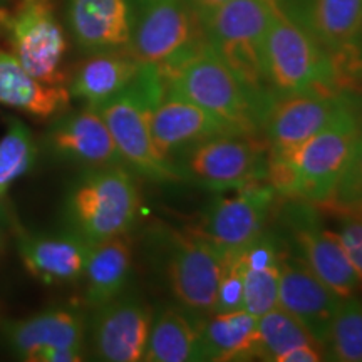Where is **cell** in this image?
<instances>
[{
    "instance_id": "6da1fadb",
    "label": "cell",
    "mask_w": 362,
    "mask_h": 362,
    "mask_svg": "<svg viewBox=\"0 0 362 362\" xmlns=\"http://www.w3.org/2000/svg\"><path fill=\"white\" fill-rule=\"evenodd\" d=\"M352 99L319 133L285 158H269L267 183L277 197L320 206L332 197L361 134Z\"/></svg>"
},
{
    "instance_id": "4fadbf2b",
    "label": "cell",
    "mask_w": 362,
    "mask_h": 362,
    "mask_svg": "<svg viewBox=\"0 0 362 362\" xmlns=\"http://www.w3.org/2000/svg\"><path fill=\"white\" fill-rule=\"evenodd\" d=\"M211 202L197 230L223 253L242 252L265 230L277 193L267 181L233 189Z\"/></svg>"
},
{
    "instance_id": "d6a6232c",
    "label": "cell",
    "mask_w": 362,
    "mask_h": 362,
    "mask_svg": "<svg viewBox=\"0 0 362 362\" xmlns=\"http://www.w3.org/2000/svg\"><path fill=\"white\" fill-rule=\"evenodd\" d=\"M336 218L339 221L337 237L341 238L352 264L362 274V214H339Z\"/></svg>"
},
{
    "instance_id": "603a6c76",
    "label": "cell",
    "mask_w": 362,
    "mask_h": 362,
    "mask_svg": "<svg viewBox=\"0 0 362 362\" xmlns=\"http://www.w3.org/2000/svg\"><path fill=\"white\" fill-rule=\"evenodd\" d=\"M143 62L129 51L93 54L76 71L69 84L71 98L81 99L86 107L98 110L131 84Z\"/></svg>"
},
{
    "instance_id": "30bf717a",
    "label": "cell",
    "mask_w": 362,
    "mask_h": 362,
    "mask_svg": "<svg viewBox=\"0 0 362 362\" xmlns=\"http://www.w3.org/2000/svg\"><path fill=\"white\" fill-rule=\"evenodd\" d=\"M165 274L170 291L188 312H211L225 265V253L197 228L166 235Z\"/></svg>"
},
{
    "instance_id": "836d02e7",
    "label": "cell",
    "mask_w": 362,
    "mask_h": 362,
    "mask_svg": "<svg viewBox=\"0 0 362 362\" xmlns=\"http://www.w3.org/2000/svg\"><path fill=\"white\" fill-rule=\"evenodd\" d=\"M324 347L320 344L309 342L292 347L279 357L277 362H319L324 359Z\"/></svg>"
},
{
    "instance_id": "5b68a950",
    "label": "cell",
    "mask_w": 362,
    "mask_h": 362,
    "mask_svg": "<svg viewBox=\"0 0 362 362\" xmlns=\"http://www.w3.org/2000/svg\"><path fill=\"white\" fill-rule=\"evenodd\" d=\"M267 84L277 99L297 93H342L334 57L275 0L264 42Z\"/></svg>"
},
{
    "instance_id": "9c48e42d",
    "label": "cell",
    "mask_w": 362,
    "mask_h": 362,
    "mask_svg": "<svg viewBox=\"0 0 362 362\" xmlns=\"http://www.w3.org/2000/svg\"><path fill=\"white\" fill-rule=\"evenodd\" d=\"M185 181L223 193L267 180L269 146L257 133H226L205 139L185 153Z\"/></svg>"
},
{
    "instance_id": "7a4b0ae2",
    "label": "cell",
    "mask_w": 362,
    "mask_h": 362,
    "mask_svg": "<svg viewBox=\"0 0 362 362\" xmlns=\"http://www.w3.org/2000/svg\"><path fill=\"white\" fill-rule=\"evenodd\" d=\"M165 79L158 66L143 64L138 76L117 96L98 107L124 165L156 183H180V165L156 148L151 111L165 98Z\"/></svg>"
},
{
    "instance_id": "1f68e13d",
    "label": "cell",
    "mask_w": 362,
    "mask_h": 362,
    "mask_svg": "<svg viewBox=\"0 0 362 362\" xmlns=\"http://www.w3.org/2000/svg\"><path fill=\"white\" fill-rule=\"evenodd\" d=\"M243 309V272L237 253H225V265L215 293L211 314Z\"/></svg>"
},
{
    "instance_id": "ba28073f",
    "label": "cell",
    "mask_w": 362,
    "mask_h": 362,
    "mask_svg": "<svg viewBox=\"0 0 362 362\" xmlns=\"http://www.w3.org/2000/svg\"><path fill=\"white\" fill-rule=\"evenodd\" d=\"M0 4V35L29 74L45 84H62L67 40L52 0H8Z\"/></svg>"
},
{
    "instance_id": "8d00e7d4",
    "label": "cell",
    "mask_w": 362,
    "mask_h": 362,
    "mask_svg": "<svg viewBox=\"0 0 362 362\" xmlns=\"http://www.w3.org/2000/svg\"><path fill=\"white\" fill-rule=\"evenodd\" d=\"M4 194H6V192H4V189H0V200H2Z\"/></svg>"
},
{
    "instance_id": "7c38bea8",
    "label": "cell",
    "mask_w": 362,
    "mask_h": 362,
    "mask_svg": "<svg viewBox=\"0 0 362 362\" xmlns=\"http://www.w3.org/2000/svg\"><path fill=\"white\" fill-rule=\"evenodd\" d=\"M84 332L83 315L67 307H52L37 315L2 324L7 346L27 362L83 361Z\"/></svg>"
},
{
    "instance_id": "52a82bcc",
    "label": "cell",
    "mask_w": 362,
    "mask_h": 362,
    "mask_svg": "<svg viewBox=\"0 0 362 362\" xmlns=\"http://www.w3.org/2000/svg\"><path fill=\"white\" fill-rule=\"evenodd\" d=\"M129 52L143 64L168 69L206 42L205 27L188 0H131Z\"/></svg>"
},
{
    "instance_id": "7402d4cb",
    "label": "cell",
    "mask_w": 362,
    "mask_h": 362,
    "mask_svg": "<svg viewBox=\"0 0 362 362\" xmlns=\"http://www.w3.org/2000/svg\"><path fill=\"white\" fill-rule=\"evenodd\" d=\"M69 101L64 84L35 79L11 52L0 49V104L35 117H51L64 111Z\"/></svg>"
},
{
    "instance_id": "f1b7e54d",
    "label": "cell",
    "mask_w": 362,
    "mask_h": 362,
    "mask_svg": "<svg viewBox=\"0 0 362 362\" xmlns=\"http://www.w3.org/2000/svg\"><path fill=\"white\" fill-rule=\"evenodd\" d=\"M329 359L339 362H362V300L346 297L330 324L327 341Z\"/></svg>"
},
{
    "instance_id": "5bb4252c",
    "label": "cell",
    "mask_w": 362,
    "mask_h": 362,
    "mask_svg": "<svg viewBox=\"0 0 362 362\" xmlns=\"http://www.w3.org/2000/svg\"><path fill=\"white\" fill-rule=\"evenodd\" d=\"M351 101L344 93H297L280 96L267 111L264 139L269 158H285L319 133Z\"/></svg>"
},
{
    "instance_id": "2e32d148",
    "label": "cell",
    "mask_w": 362,
    "mask_h": 362,
    "mask_svg": "<svg viewBox=\"0 0 362 362\" xmlns=\"http://www.w3.org/2000/svg\"><path fill=\"white\" fill-rule=\"evenodd\" d=\"M279 307L292 314L320 346H325L330 324L344 298L329 288L300 257L279 259Z\"/></svg>"
},
{
    "instance_id": "e575fe53",
    "label": "cell",
    "mask_w": 362,
    "mask_h": 362,
    "mask_svg": "<svg viewBox=\"0 0 362 362\" xmlns=\"http://www.w3.org/2000/svg\"><path fill=\"white\" fill-rule=\"evenodd\" d=\"M226 2H228V0H188V4L193 7V11L198 13L202 22L205 21L210 13H214L216 8L225 6Z\"/></svg>"
},
{
    "instance_id": "44dd1931",
    "label": "cell",
    "mask_w": 362,
    "mask_h": 362,
    "mask_svg": "<svg viewBox=\"0 0 362 362\" xmlns=\"http://www.w3.org/2000/svg\"><path fill=\"white\" fill-rule=\"evenodd\" d=\"M300 24L334 61H347L362 35V0H309Z\"/></svg>"
},
{
    "instance_id": "ac0fdd59",
    "label": "cell",
    "mask_w": 362,
    "mask_h": 362,
    "mask_svg": "<svg viewBox=\"0 0 362 362\" xmlns=\"http://www.w3.org/2000/svg\"><path fill=\"white\" fill-rule=\"evenodd\" d=\"M67 21L72 37L84 52L129 51L131 0H67Z\"/></svg>"
},
{
    "instance_id": "d4e9b609",
    "label": "cell",
    "mask_w": 362,
    "mask_h": 362,
    "mask_svg": "<svg viewBox=\"0 0 362 362\" xmlns=\"http://www.w3.org/2000/svg\"><path fill=\"white\" fill-rule=\"evenodd\" d=\"M202 361L255 359L257 317L245 309L214 314L198 325Z\"/></svg>"
},
{
    "instance_id": "ffe728a7",
    "label": "cell",
    "mask_w": 362,
    "mask_h": 362,
    "mask_svg": "<svg viewBox=\"0 0 362 362\" xmlns=\"http://www.w3.org/2000/svg\"><path fill=\"white\" fill-rule=\"evenodd\" d=\"M90 247L69 232L64 235L21 232L17 237V250L25 270L44 284L74 282L83 277Z\"/></svg>"
},
{
    "instance_id": "484cf974",
    "label": "cell",
    "mask_w": 362,
    "mask_h": 362,
    "mask_svg": "<svg viewBox=\"0 0 362 362\" xmlns=\"http://www.w3.org/2000/svg\"><path fill=\"white\" fill-rule=\"evenodd\" d=\"M143 361H202L198 325H194L178 307H163L153 315Z\"/></svg>"
},
{
    "instance_id": "3957f363",
    "label": "cell",
    "mask_w": 362,
    "mask_h": 362,
    "mask_svg": "<svg viewBox=\"0 0 362 362\" xmlns=\"http://www.w3.org/2000/svg\"><path fill=\"white\" fill-rule=\"evenodd\" d=\"M161 74L165 94L197 104L232 124L240 133H257L262 129L269 107L240 83L208 40L192 56L161 71Z\"/></svg>"
},
{
    "instance_id": "8fae6325",
    "label": "cell",
    "mask_w": 362,
    "mask_h": 362,
    "mask_svg": "<svg viewBox=\"0 0 362 362\" xmlns=\"http://www.w3.org/2000/svg\"><path fill=\"white\" fill-rule=\"evenodd\" d=\"M284 221L298 257L322 282L342 298L362 292V274L347 255L336 230L325 228L315 205L291 200L284 206Z\"/></svg>"
},
{
    "instance_id": "e0dca14e",
    "label": "cell",
    "mask_w": 362,
    "mask_h": 362,
    "mask_svg": "<svg viewBox=\"0 0 362 362\" xmlns=\"http://www.w3.org/2000/svg\"><path fill=\"white\" fill-rule=\"evenodd\" d=\"M44 146L57 160L88 168L124 165L103 116L93 107L59 112L44 136Z\"/></svg>"
},
{
    "instance_id": "cb8c5ba5",
    "label": "cell",
    "mask_w": 362,
    "mask_h": 362,
    "mask_svg": "<svg viewBox=\"0 0 362 362\" xmlns=\"http://www.w3.org/2000/svg\"><path fill=\"white\" fill-rule=\"evenodd\" d=\"M133 250L128 233L107 238L90 247L86 279V304L93 309L106 304L126 291L129 282Z\"/></svg>"
},
{
    "instance_id": "4316f807",
    "label": "cell",
    "mask_w": 362,
    "mask_h": 362,
    "mask_svg": "<svg viewBox=\"0 0 362 362\" xmlns=\"http://www.w3.org/2000/svg\"><path fill=\"white\" fill-rule=\"evenodd\" d=\"M315 342L309 330L282 307L257 317V341L253 356L260 361L277 362L279 357L300 344Z\"/></svg>"
},
{
    "instance_id": "d590c367",
    "label": "cell",
    "mask_w": 362,
    "mask_h": 362,
    "mask_svg": "<svg viewBox=\"0 0 362 362\" xmlns=\"http://www.w3.org/2000/svg\"><path fill=\"white\" fill-rule=\"evenodd\" d=\"M4 238H6V218H4V210L0 206V250H2Z\"/></svg>"
},
{
    "instance_id": "83f0119b",
    "label": "cell",
    "mask_w": 362,
    "mask_h": 362,
    "mask_svg": "<svg viewBox=\"0 0 362 362\" xmlns=\"http://www.w3.org/2000/svg\"><path fill=\"white\" fill-rule=\"evenodd\" d=\"M37 143L33 131L19 117H8L7 128L0 138V189L22 178L34 166Z\"/></svg>"
},
{
    "instance_id": "4dcf8cb0",
    "label": "cell",
    "mask_w": 362,
    "mask_h": 362,
    "mask_svg": "<svg viewBox=\"0 0 362 362\" xmlns=\"http://www.w3.org/2000/svg\"><path fill=\"white\" fill-rule=\"evenodd\" d=\"M243 309L260 317L279 307V265L260 270H243Z\"/></svg>"
},
{
    "instance_id": "277c9868",
    "label": "cell",
    "mask_w": 362,
    "mask_h": 362,
    "mask_svg": "<svg viewBox=\"0 0 362 362\" xmlns=\"http://www.w3.org/2000/svg\"><path fill=\"white\" fill-rule=\"evenodd\" d=\"M139 210L141 193L124 165L88 168L66 194V230L96 245L128 233Z\"/></svg>"
},
{
    "instance_id": "f546056e",
    "label": "cell",
    "mask_w": 362,
    "mask_h": 362,
    "mask_svg": "<svg viewBox=\"0 0 362 362\" xmlns=\"http://www.w3.org/2000/svg\"><path fill=\"white\" fill-rule=\"evenodd\" d=\"M320 206H325L334 215L362 214V131L332 197Z\"/></svg>"
},
{
    "instance_id": "d6986e66",
    "label": "cell",
    "mask_w": 362,
    "mask_h": 362,
    "mask_svg": "<svg viewBox=\"0 0 362 362\" xmlns=\"http://www.w3.org/2000/svg\"><path fill=\"white\" fill-rule=\"evenodd\" d=\"M151 133L156 148L173 160L205 139L240 131L187 99L165 94L151 111Z\"/></svg>"
},
{
    "instance_id": "9a60e30c",
    "label": "cell",
    "mask_w": 362,
    "mask_h": 362,
    "mask_svg": "<svg viewBox=\"0 0 362 362\" xmlns=\"http://www.w3.org/2000/svg\"><path fill=\"white\" fill-rule=\"evenodd\" d=\"M93 319V347L98 359L107 362L143 361L153 312L136 296H117L96 307Z\"/></svg>"
},
{
    "instance_id": "8992f818",
    "label": "cell",
    "mask_w": 362,
    "mask_h": 362,
    "mask_svg": "<svg viewBox=\"0 0 362 362\" xmlns=\"http://www.w3.org/2000/svg\"><path fill=\"white\" fill-rule=\"evenodd\" d=\"M275 0H228L203 21L214 51L267 107L275 101L264 71V42Z\"/></svg>"
}]
</instances>
